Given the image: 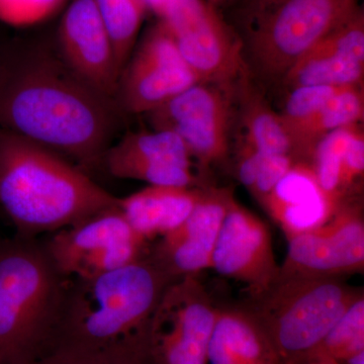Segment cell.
<instances>
[{"mask_svg":"<svg viewBox=\"0 0 364 364\" xmlns=\"http://www.w3.org/2000/svg\"><path fill=\"white\" fill-rule=\"evenodd\" d=\"M296 161L293 155H264L251 191L256 200L264 202Z\"/></svg>","mask_w":364,"mask_h":364,"instance_id":"cell-30","label":"cell"},{"mask_svg":"<svg viewBox=\"0 0 364 364\" xmlns=\"http://www.w3.org/2000/svg\"><path fill=\"white\" fill-rule=\"evenodd\" d=\"M364 173V134L360 124L354 131L343 160L342 169V193L344 200L352 198V191Z\"/></svg>","mask_w":364,"mask_h":364,"instance_id":"cell-31","label":"cell"},{"mask_svg":"<svg viewBox=\"0 0 364 364\" xmlns=\"http://www.w3.org/2000/svg\"><path fill=\"white\" fill-rule=\"evenodd\" d=\"M52 234L43 244L67 279L97 277L149 255V242L132 229L119 207Z\"/></svg>","mask_w":364,"mask_h":364,"instance_id":"cell-8","label":"cell"},{"mask_svg":"<svg viewBox=\"0 0 364 364\" xmlns=\"http://www.w3.org/2000/svg\"><path fill=\"white\" fill-rule=\"evenodd\" d=\"M210 6L215 7L225 6V4H229L232 0H207Z\"/></svg>","mask_w":364,"mask_h":364,"instance_id":"cell-37","label":"cell"},{"mask_svg":"<svg viewBox=\"0 0 364 364\" xmlns=\"http://www.w3.org/2000/svg\"><path fill=\"white\" fill-rule=\"evenodd\" d=\"M208 364H282L264 327L245 306H218Z\"/></svg>","mask_w":364,"mask_h":364,"instance_id":"cell-18","label":"cell"},{"mask_svg":"<svg viewBox=\"0 0 364 364\" xmlns=\"http://www.w3.org/2000/svg\"><path fill=\"white\" fill-rule=\"evenodd\" d=\"M35 364H154L147 355L112 356L53 348Z\"/></svg>","mask_w":364,"mask_h":364,"instance_id":"cell-29","label":"cell"},{"mask_svg":"<svg viewBox=\"0 0 364 364\" xmlns=\"http://www.w3.org/2000/svg\"><path fill=\"white\" fill-rule=\"evenodd\" d=\"M282 277H341L364 268L363 207L356 198L339 203L318 227L287 237Z\"/></svg>","mask_w":364,"mask_h":364,"instance_id":"cell-10","label":"cell"},{"mask_svg":"<svg viewBox=\"0 0 364 364\" xmlns=\"http://www.w3.org/2000/svg\"><path fill=\"white\" fill-rule=\"evenodd\" d=\"M233 198L230 188L203 186L188 219L151 243V260L173 279L196 275L210 268L215 241Z\"/></svg>","mask_w":364,"mask_h":364,"instance_id":"cell-14","label":"cell"},{"mask_svg":"<svg viewBox=\"0 0 364 364\" xmlns=\"http://www.w3.org/2000/svg\"><path fill=\"white\" fill-rule=\"evenodd\" d=\"M158 14L200 83L229 87L242 77L243 45L207 0H166Z\"/></svg>","mask_w":364,"mask_h":364,"instance_id":"cell-7","label":"cell"},{"mask_svg":"<svg viewBox=\"0 0 364 364\" xmlns=\"http://www.w3.org/2000/svg\"><path fill=\"white\" fill-rule=\"evenodd\" d=\"M360 124L337 129L328 134L316 146L312 157L313 169L318 188L333 207L343 202L342 169L347 146L354 131Z\"/></svg>","mask_w":364,"mask_h":364,"instance_id":"cell-24","label":"cell"},{"mask_svg":"<svg viewBox=\"0 0 364 364\" xmlns=\"http://www.w3.org/2000/svg\"><path fill=\"white\" fill-rule=\"evenodd\" d=\"M200 83L177 49L167 28H153L121 74L119 87L127 111H154L181 91Z\"/></svg>","mask_w":364,"mask_h":364,"instance_id":"cell-13","label":"cell"},{"mask_svg":"<svg viewBox=\"0 0 364 364\" xmlns=\"http://www.w3.org/2000/svg\"><path fill=\"white\" fill-rule=\"evenodd\" d=\"M249 1H250L253 18V16H257V14L263 13V11H267V9L277 6V4H279L282 0H249Z\"/></svg>","mask_w":364,"mask_h":364,"instance_id":"cell-33","label":"cell"},{"mask_svg":"<svg viewBox=\"0 0 364 364\" xmlns=\"http://www.w3.org/2000/svg\"><path fill=\"white\" fill-rule=\"evenodd\" d=\"M348 86H299L291 88L280 114L289 139L330 98ZM293 146V145H291Z\"/></svg>","mask_w":364,"mask_h":364,"instance_id":"cell-27","label":"cell"},{"mask_svg":"<svg viewBox=\"0 0 364 364\" xmlns=\"http://www.w3.org/2000/svg\"><path fill=\"white\" fill-rule=\"evenodd\" d=\"M210 268L247 286L251 298L267 291L279 277L269 229L235 198L223 220Z\"/></svg>","mask_w":364,"mask_h":364,"instance_id":"cell-12","label":"cell"},{"mask_svg":"<svg viewBox=\"0 0 364 364\" xmlns=\"http://www.w3.org/2000/svg\"><path fill=\"white\" fill-rule=\"evenodd\" d=\"M66 284L44 244L0 240V364H35L51 350Z\"/></svg>","mask_w":364,"mask_h":364,"instance_id":"cell-4","label":"cell"},{"mask_svg":"<svg viewBox=\"0 0 364 364\" xmlns=\"http://www.w3.org/2000/svg\"><path fill=\"white\" fill-rule=\"evenodd\" d=\"M143 1L146 7H150L158 14L166 0H143Z\"/></svg>","mask_w":364,"mask_h":364,"instance_id":"cell-35","label":"cell"},{"mask_svg":"<svg viewBox=\"0 0 364 364\" xmlns=\"http://www.w3.org/2000/svg\"><path fill=\"white\" fill-rule=\"evenodd\" d=\"M238 153L237 174L241 183L251 193L264 155L244 140Z\"/></svg>","mask_w":364,"mask_h":364,"instance_id":"cell-32","label":"cell"},{"mask_svg":"<svg viewBox=\"0 0 364 364\" xmlns=\"http://www.w3.org/2000/svg\"><path fill=\"white\" fill-rule=\"evenodd\" d=\"M363 291L341 277H277L248 306L282 364L305 363Z\"/></svg>","mask_w":364,"mask_h":364,"instance_id":"cell-5","label":"cell"},{"mask_svg":"<svg viewBox=\"0 0 364 364\" xmlns=\"http://www.w3.org/2000/svg\"><path fill=\"white\" fill-rule=\"evenodd\" d=\"M364 13L330 33L294 64L284 76L291 88L299 86L363 85Z\"/></svg>","mask_w":364,"mask_h":364,"instance_id":"cell-16","label":"cell"},{"mask_svg":"<svg viewBox=\"0 0 364 364\" xmlns=\"http://www.w3.org/2000/svg\"><path fill=\"white\" fill-rule=\"evenodd\" d=\"M105 158L168 162L191 167V155L186 143L173 132L164 130L128 134L107 150Z\"/></svg>","mask_w":364,"mask_h":364,"instance_id":"cell-22","label":"cell"},{"mask_svg":"<svg viewBox=\"0 0 364 364\" xmlns=\"http://www.w3.org/2000/svg\"><path fill=\"white\" fill-rule=\"evenodd\" d=\"M59 38L70 70L100 95L114 97L121 71L95 0L71 2L62 18Z\"/></svg>","mask_w":364,"mask_h":364,"instance_id":"cell-15","label":"cell"},{"mask_svg":"<svg viewBox=\"0 0 364 364\" xmlns=\"http://www.w3.org/2000/svg\"><path fill=\"white\" fill-rule=\"evenodd\" d=\"M242 88V119L246 130L244 141L263 155H293L291 139L280 114L272 111L262 97L250 90L246 83Z\"/></svg>","mask_w":364,"mask_h":364,"instance_id":"cell-21","label":"cell"},{"mask_svg":"<svg viewBox=\"0 0 364 364\" xmlns=\"http://www.w3.org/2000/svg\"><path fill=\"white\" fill-rule=\"evenodd\" d=\"M338 364H364V351L358 352Z\"/></svg>","mask_w":364,"mask_h":364,"instance_id":"cell-34","label":"cell"},{"mask_svg":"<svg viewBox=\"0 0 364 364\" xmlns=\"http://www.w3.org/2000/svg\"><path fill=\"white\" fill-rule=\"evenodd\" d=\"M360 0H282L253 16L250 51L267 77H282L321 40L350 20Z\"/></svg>","mask_w":364,"mask_h":364,"instance_id":"cell-6","label":"cell"},{"mask_svg":"<svg viewBox=\"0 0 364 364\" xmlns=\"http://www.w3.org/2000/svg\"><path fill=\"white\" fill-rule=\"evenodd\" d=\"M202 188L149 186L119 198V207L132 229L144 240L152 243L188 219L200 198Z\"/></svg>","mask_w":364,"mask_h":364,"instance_id":"cell-19","label":"cell"},{"mask_svg":"<svg viewBox=\"0 0 364 364\" xmlns=\"http://www.w3.org/2000/svg\"><path fill=\"white\" fill-rule=\"evenodd\" d=\"M287 237L324 224L336 208L318 188L312 164L296 161L262 203Z\"/></svg>","mask_w":364,"mask_h":364,"instance_id":"cell-17","label":"cell"},{"mask_svg":"<svg viewBox=\"0 0 364 364\" xmlns=\"http://www.w3.org/2000/svg\"><path fill=\"white\" fill-rule=\"evenodd\" d=\"M95 4L112 41L122 74L147 7L143 0H95Z\"/></svg>","mask_w":364,"mask_h":364,"instance_id":"cell-23","label":"cell"},{"mask_svg":"<svg viewBox=\"0 0 364 364\" xmlns=\"http://www.w3.org/2000/svg\"><path fill=\"white\" fill-rule=\"evenodd\" d=\"M226 86L198 83L149 112L155 130L173 132L203 165L226 158L231 100Z\"/></svg>","mask_w":364,"mask_h":364,"instance_id":"cell-11","label":"cell"},{"mask_svg":"<svg viewBox=\"0 0 364 364\" xmlns=\"http://www.w3.org/2000/svg\"><path fill=\"white\" fill-rule=\"evenodd\" d=\"M296 364H338L331 360H323V359H312V360L305 361V363Z\"/></svg>","mask_w":364,"mask_h":364,"instance_id":"cell-36","label":"cell"},{"mask_svg":"<svg viewBox=\"0 0 364 364\" xmlns=\"http://www.w3.org/2000/svg\"><path fill=\"white\" fill-rule=\"evenodd\" d=\"M174 280L149 256L97 277L67 279L52 349L112 356L149 354L153 316Z\"/></svg>","mask_w":364,"mask_h":364,"instance_id":"cell-2","label":"cell"},{"mask_svg":"<svg viewBox=\"0 0 364 364\" xmlns=\"http://www.w3.org/2000/svg\"><path fill=\"white\" fill-rule=\"evenodd\" d=\"M218 306L198 275L167 287L153 316L149 354L154 364H208Z\"/></svg>","mask_w":364,"mask_h":364,"instance_id":"cell-9","label":"cell"},{"mask_svg":"<svg viewBox=\"0 0 364 364\" xmlns=\"http://www.w3.org/2000/svg\"><path fill=\"white\" fill-rule=\"evenodd\" d=\"M361 351H364L363 293L333 326L309 360L323 359L340 363Z\"/></svg>","mask_w":364,"mask_h":364,"instance_id":"cell-26","label":"cell"},{"mask_svg":"<svg viewBox=\"0 0 364 364\" xmlns=\"http://www.w3.org/2000/svg\"><path fill=\"white\" fill-rule=\"evenodd\" d=\"M111 98L49 56L0 54V130L75 160L102 163L116 129Z\"/></svg>","mask_w":364,"mask_h":364,"instance_id":"cell-1","label":"cell"},{"mask_svg":"<svg viewBox=\"0 0 364 364\" xmlns=\"http://www.w3.org/2000/svg\"><path fill=\"white\" fill-rule=\"evenodd\" d=\"M119 200L61 155L0 130V208L21 238L73 226Z\"/></svg>","mask_w":364,"mask_h":364,"instance_id":"cell-3","label":"cell"},{"mask_svg":"<svg viewBox=\"0 0 364 364\" xmlns=\"http://www.w3.org/2000/svg\"><path fill=\"white\" fill-rule=\"evenodd\" d=\"M364 116L363 85L348 86L323 105L291 138L293 155L299 161L312 160L316 146L337 129L360 124Z\"/></svg>","mask_w":364,"mask_h":364,"instance_id":"cell-20","label":"cell"},{"mask_svg":"<svg viewBox=\"0 0 364 364\" xmlns=\"http://www.w3.org/2000/svg\"><path fill=\"white\" fill-rule=\"evenodd\" d=\"M65 0H0V21L14 26H35L47 21Z\"/></svg>","mask_w":364,"mask_h":364,"instance_id":"cell-28","label":"cell"},{"mask_svg":"<svg viewBox=\"0 0 364 364\" xmlns=\"http://www.w3.org/2000/svg\"><path fill=\"white\" fill-rule=\"evenodd\" d=\"M102 164L111 176L117 178L136 179L152 186L198 188L200 181L191 167L168 162H150L133 159L105 158Z\"/></svg>","mask_w":364,"mask_h":364,"instance_id":"cell-25","label":"cell"}]
</instances>
